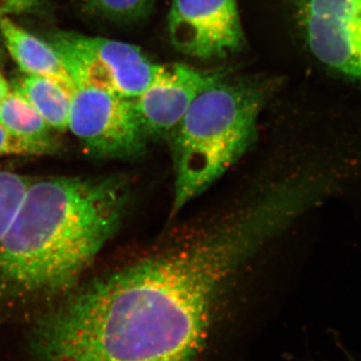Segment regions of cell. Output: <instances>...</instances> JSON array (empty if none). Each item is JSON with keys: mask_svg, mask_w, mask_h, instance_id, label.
<instances>
[{"mask_svg": "<svg viewBox=\"0 0 361 361\" xmlns=\"http://www.w3.org/2000/svg\"><path fill=\"white\" fill-rule=\"evenodd\" d=\"M128 196L118 177L32 180L0 240V290L42 297L70 289L118 230Z\"/></svg>", "mask_w": 361, "mask_h": 361, "instance_id": "6da1fadb", "label": "cell"}, {"mask_svg": "<svg viewBox=\"0 0 361 361\" xmlns=\"http://www.w3.org/2000/svg\"><path fill=\"white\" fill-rule=\"evenodd\" d=\"M264 102L257 85L221 77L194 99L168 137L175 171L172 215L243 156L255 137Z\"/></svg>", "mask_w": 361, "mask_h": 361, "instance_id": "7a4b0ae2", "label": "cell"}, {"mask_svg": "<svg viewBox=\"0 0 361 361\" xmlns=\"http://www.w3.org/2000/svg\"><path fill=\"white\" fill-rule=\"evenodd\" d=\"M51 44L78 87H92L134 99L155 80L161 65L139 47L75 32L56 33Z\"/></svg>", "mask_w": 361, "mask_h": 361, "instance_id": "3957f363", "label": "cell"}, {"mask_svg": "<svg viewBox=\"0 0 361 361\" xmlns=\"http://www.w3.org/2000/svg\"><path fill=\"white\" fill-rule=\"evenodd\" d=\"M306 47L329 73L361 89V0H296Z\"/></svg>", "mask_w": 361, "mask_h": 361, "instance_id": "277c9868", "label": "cell"}, {"mask_svg": "<svg viewBox=\"0 0 361 361\" xmlns=\"http://www.w3.org/2000/svg\"><path fill=\"white\" fill-rule=\"evenodd\" d=\"M68 130L99 158H133L148 142L133 99L97 87L75 85Z\"/></svg>", "mask_w": 361, "mask_h": 361, "instance_id": "5b68a950", "label": "cell"}, {"mask_svg": "<svg viewBox=\"0 0 361 361\" xmlns=\"http://www.w3.org/2000/svg\"><path fill=\"white\" fill-rule=\"evenodd\" d=\"M168 27L175 49L193 58H227L245 44L237 0H173Z\"/></svg>", "mask_w": 361, "mask_h": 361, "instance_id": "8992f818", "label": "cell"}, {"mask_svg": "<svg viewBox=\"0 0 361 361\" xmlns=\"http://www.w3.org/2000/svg\"><path fill=\"white\" fill-rule=\"evenodd\" d=\"M220 77L183 63L161 65L148 89L133 99L148 140L168 139L194 99Z\"/></svg>", "mask_w": 361, "mask_h": 361, "instance_id": "52a82bcc", "label": "cell"}, {"mask_svg": "<svg viewBox=\"0 0 361 361\" xmlns=\"http://www.w3.org/2000/svg\"><path fill=\"white\" fill-rule=\"evenodd\" d=\"M0 33L11 58L25 75L56 78L75 87L54 45L28 32L7 16L0 18Z\"/></svg>", "mask_w": 361, "mask_h": 361, "instance_id": "ba28073f", "label": "cell"}, {"mask_svg": "<svg viewBox=\"0 0 361 361\" xmlns=\"http://www.w3.org/2000/svg\"><path fill=\"white\" fill-rule=\"evenodd\" d=\"M13 87L35 106L52 130L58 132L68 130L75 85L56 78L25 75Z\"/></svg>", "mask_w": 361, "mask_h": 361, "instance_id": "9c48e42d", "label": "cell"}, {"mask_svg": "<svg viewBox=\"0 0 361 361\" xmlns=\"http://www.w3.org/2000/svg\"><path fill=\"white\" fill-rule=\"evenodd\" d=\"M0 125L25 141L56 146L51 139V128L14 87L0 102Z\"/></svg>", "mask_w": 361, "mask_h": 361, "instance_id": "30bf717a", "label": "cell"}, {"mask_svg": "<svg viewBox=\"0 0 361 361\" xmlns=\"http://www.w3.org/2000/svg\"><path fill=\"white\" fill-rule=\"evenodd\" d=\"M32 179L0 170V240L4 236Z\"/></svg>", "mask_w": 361, "mask_h": 361, "instance_id": "8fae6325", "label": "cell"}, {"mask_svg": "<svg viewBox=\"0 0 361 361\" xmlns=\"http://www.w3.org/2000/svg\"><path fill=\"white\" fill-rule=\"evenodd\" d=\"M89 13L116 21H133L144 18L154 0H80Z\"/></svg>", "mask_w": 361, "mask_h": 361, "instance_id": "7c38bea8", "label": "cell"}, {"mask_svg": "<svg viewBox=\"0 0 361 361\" xmlns=\"http://www.w3.org/2000/svg\"><path fill=\"white\" fill-rule=\"evenodd\" d=\"M56 151V146L25 141L0 125V157L40 156Z\"/></svg>", "mask_w": 361, "mask_h": 361, "instance_id": "4fadbf2b", "label": "cell"}, {"mask_svg": "<svg viewBox=\"0 0 361 361\" xmlns=\"http://www.w3.org/2000/svg\"><path fill=\"white\" fill-rule=\"evenodd\" d=\"M9 90H11V87H9L8 82L4 78V75L0 73V102L8 94Z\"/></svg>", "mask_w": 361, "mask_h": 361, "instance_id": "5bb4252c", "label": "cell"}]
</instances>
